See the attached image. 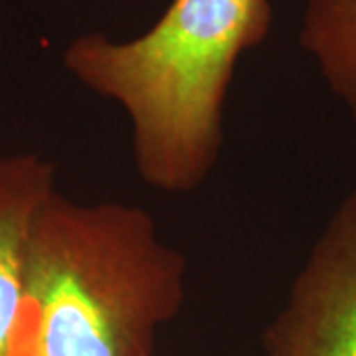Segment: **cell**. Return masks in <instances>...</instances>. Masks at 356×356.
Returning <instances> with one entry per match:
<instances>
[{
  "mask_svg": "<svg viewBox=\"0 0 356 356\" xmlns=\"http://www.w3.org/2000/svg\"><path fill=\"white\" fill-rule=\"evenodd\" d=\"M269 24V0H172L137 38L72 40L64 65L123 111L137 175L151 188L186 194L216 168L234 70Z\"/></svg>",
  "mask_w": 356,
  "mask_h": 356,
  "instance_id": "6da1fadb",
  "label": "cell"
},
{
  "mask_svg": "<svg viewBox=\"0 0 356 356\" xmlns=\"http://www.w3.org/2000/svg\"><path fill=\"white\" fill-rule=\"evenodd\" d=\"M188 266L154 218L125 202L42 206L26 261L34 356H153L186 299Z\"/></svg>",
  "mask_w": 356,
  "mask_h": 356,
  "instance_id": "7a4b0ae2",
  "label": "cell"
},
{
  "mask_svg": "<svg viewBox=\"0 0 356 356\" xmlns=\"http://www.w3.org/2000/svg\"><path fill=\"white\" fill-rule=\"evenodd\" d=\"M299 44L356 121V0H305Z\"/></svg>",
  "mask_w": 356,
  "mask_h": 356,
  "instance_id": "5b68a950",
  "label": "cell"
},
{
  "mask_svg": "<svg viewBox=\"0 0 356 356\" xmlns=\"http://www.w3.org/2000/svg\"><path fill=\"white\" fill-rule=\"evenodd\" d=\"M261 356H356V186L309 250L264 332Z\"/></svg>",
  "mask_w": 356,
  "mask_h": 356,
  "instance_id": "3957f363",
  "label": "cell"
},
{
  "mask_svg": "<svg viewBox=\"0 0 356 356\" xmlns=\"http://www.w3.org/2000/svg\"><path fill=\"white\" fill-rule=\"evenodd\" d=\"M10 356H34V353H32L30 332H28V327H26V325H22V331H20V327H18V334H16V341H14Z\"/></svg>",
  "mask_w": 356,
  "mask_h": 356,
  "instance_id": "8992f818",
  "label": "cell"
},
{
  "mask_svg": "<svg viewBox=\"0 0 356 356\" xmlns=\"http://www.w3.org/2000/svg\"><path fill=\"white\" fill-rule=\"evenodd\" d=\"M56 184L40 154L0 156V356H10L26 307V261L32 229Z\"/></svg>",
  "mask_w": 356,
  "mask_h": 356,
  "instance_id": "277c9868",
  "label": "cell"
}]
</instances>
